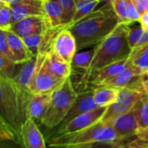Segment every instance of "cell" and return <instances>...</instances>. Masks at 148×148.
I'll list each match as a JSON object with an SVG mask.
<instances>
[{
  "instance_id": "cell-1",
  "label": "cell",
  "mask_w": 148,
  "mask_h": 148,
  "mask_svg": "<svg viewBox=\"0 0 148 148\" xmlns=\"http://www.w3.org/2000/svg\"><path fill=\"white\" fill-rule=\"evenodd\" d=\"M118 24L119 19L113 4L107 3L67 29L76 40L77 50H81L99 43Z\"/></svg>"
},
{
  "instance_id": "cell-2",
  "label": "cell",
  "mask_w": 148,
  "mask_h": 148,
  "mask_svg": "<svg viewBox=\"0 0 148 148\" xmlns=\"http://www.w3.org/2000/svg\"><path fill=\"white\" fill-rule=\"evenodd\" d=\"M124 140L118 135L109 122L98 121L84 130L57 134L50 140L51 148H84L96 145H121Z\"/></svg>"
},
{
  "instance_id": "cell-3",
  "label": "cell",
  "mask_w": 148,
  "mask_h": 148,
  "mask_svg": "<svg viewBox=\"0 0 148 148\" xmlns=\"http://www.w3.org/2000/svg\"><path fill=\"white\" fill-rule=\"evenodd\" d=\"M131 51L128 43V25L126 23H119L115 29L95 46L94 56L82 80L96 70L128 58Z\"/></svg>"
},
{
  "instance_id": "cell-4",
  "label": "cell",
  "mask_w": 148,
  "mask_h": 148,
  "mask_svg": "<svg viewBox=\"0 0 148 148\" xmlns=\"http://www.w3.org/2000/svg\"><path fill=\"white\" fill-rule=\"evenodd\" d=\"M77 96L78 93L70 76L51 93L50 104L41 124L46 128L51 129L62 123Z\"/></svg>"
},
{
  "instance_id": "cell-5",
  "label": "cell",
  "mask_w": 148,
  "mask_h": 148,
  "mask_svg": "<svg viewBox=\"0 0 148 148\" xmlns=\"http://www.w3.org/2000/svg\"><path fill=\"white\" fill-rule=\"evenodd\" d=\"M0 115L15 134L17 140L22 143L21 120L17 95L13 81L0 76ZM23 144V143H22Z\"/></svg>"
},
{
  "instance_id": "cell-6",
  "label": "cell",
  "mask_w": 148,
  "mask_h": 148,
  "mask_svg": "<svg viewBox=\"0 0 148 148\" xmlns=\"http://www.w3.org/2000/svg\"><path fill=\"white\" fill-rule=\"evenodd\" d=\"M37 63V56L24 62L18 63L14 75V84L17 95L19 113L23 124L27 120V108L33 94L31 91L30 85L35 72Z\"/></svg>"
},
{
  "instance_id": "cell-7",
  "label": "cell",
  "mask_w": 148,
  "mask_h": 148,
  "mask_svg": "<svg viewBox=\"0 0 148 148\" xmlns=\"http://www.w3.org/2000/svg\"><path fill=\"white\" fill-rule=\"evenodd\" d=\"M145 94H147V92L144 88L143 82H140L133 86L120 89L117 101L106 108V110L100 121L103 122H111L118 116L126 114L133 108L138 100Z\"/></svg>"
},
{
  "instance_id": "cell-8",
  "label": "cell",
  "mask_w": 148,
  "mask_h": 148,
  "mask_svg": "<svg viewBox=\"0 0 148 148\" xmlns=\"http://www.w3.org/2000/svg\"><path fill=\"white\" fill-rule=\"evenodd\" d=\"M46 54H38L37 56V63L35 72L30 85L33 95L47 94L53 92L65 80L58 79L45 70L43 67Z\"/></svg>"
},
{
  "instance_id": "cell-9",
  "label": "cell",
  "mask_w": 148,
  "mask_h": 148,
  "mask_svg": "<svg viewBox=\"0 0 148 148\" xmlns=\"http://www.w3.org/2000/svg\"><path fill=\"white\" fill-rule=\"evenodd\" d=\"M106 110V108H97L92 111H90L88 113L80 114L69 121L67 124L62 126L58 134H68L76 133L81 130H84L87 127H90L91 126L94 125L98 121L101 120L103 117L105 112Z\"/></svg>"
},
{
  "instance_id": "cell-10",
  "label": "cell",
  "mask_w": 148,
  "mask_h": 148,
  "mask_svg": "<svg viewBox=\"0 0 148 148\" xmlns=\"http://www.w3.org/2000/svg\"><path fill=\"white\" fill-rule=\"evenodd\" d=\"M48 28L45 16H34L24 18L12 24L10 30L17 35L19 37L24 38L31 35L43 34Z\"/></svg>"
},
{
  "instance_id": "cell-11",
  "label": "cell",
  "mask_w": 148,
  "mask_h": 148,
  "mask_svg": "<svg viewBox=\"0 0 148 148\" xmlns=\"http://www.w3.org/2000/svg\"><path fill=\"white\" fill-rule=\"evenodd\" d=\"M130 65H131V61L129 57L126 59L116 62L105 68H102L99 70H96L91 73L86 78L82 80V83H84L85 85L89 84L91 86H93V88H96L99 86L104 81L123 72Z\"/></svg>"
},
{
  "instance_id": "cell-12",
  "label": "cell",
  "mask_w": 148,
  "mask_h": 148,
  "mask_svg": "<svg viewBox=\"0 0 148 148\" xmlns=\"http://www.w3.org/2000/svg\"><path fill=\"white\" fill-rule=\"evenodd\" d=\"M43 1L44 0H19L10 5L11 25L29 16H44Z\"/></svg>"
},
{
  "instance_id": "cell-13",
  "label": "cell",
  "mask_w": 148,
  "mask_h": 148,
  "mask_svg": "<svg viewBox=\"0 0 148 148\" xmlns=\"http://www.w3.org/2000/svg\"><path fill=\"white\" fill-rule=\"evenodd\" d=\"M51 49L66 62L72 63L74 56L77 53V43L73 35L67 28L64 29L57 36Z\"/></svg>"
},
{
  "instance_id": "cell-14",
  "label": "cell",
  "mask_w": 148,
  "mask_h": 148,
  "mask_svg": "<svg viewBox=\"0 0 148 148\" xmlns=\"http://www.w3.org/2000/svg\"><path fill=\"white\" fill-rule=\"evenodd\" d=\"M98 107L94 102L93 98V89H86L78 93L77 99L75 100L74 103L72 104V108H70L69 112L67 113L66 116L65 117L64 121H62L63 125L67 124L69 121L76 118L77 116L88 113L90 111L94 110Z\"/></svg>"
},
{
  "instance_id": "cell-15",
  "label": "cell",
  "mask_w": 148,
  "mask_h": 148,
  "mask_svg": "<svg viewBox=\"0 0 148 148\" xmlns=\"http://www.w3.org/2000/svg\"><path fill=\"white\" fill-rule=\"evenodd\" d=\"M141 75L142 72L131 63V65L126 70L104 81L99 86H106L117 89H121L126 87L133 86L140 82H142Z\"/></svg>"
},
{
  "instance_id": "cell-16",
  "label": "cell",
  "mask_w": 148,
  "mask_h": 148,
  "mask_svg": "<svg viewBox=\"0 0 148 148\" xmlns=\"http://www.w3.org/2000/svg\"><path fill=\"white\" fill-rule=\"evenodd\" d=\"M109 123L124 141L139 134V127L133 108L126 114L118 116Z\"/></svg>"
},
{
  "instance_id": "cell-17",
  "label": "cell",
  "mask_w": 148,
  "mask_h": 148,
  "mask_svg": "<svg viewBox=\"0 0 148 148\" xmlns=\"http://www.w3.org/2000/svg\"><path fill=\"white\" fill-rule=\"evenodd\" d=\"M43 67L51 75L62 80L70 77L72 73L71 64L66 62L52 49L46 53Z\"/></svg>"
},
{
  "instance_id": "cell-18",
  "label": "cell",
  "mask_w": 148,
  "mask_h": 148,
  "mask_svg": "<svg viewBox=\"0 0 148 148\" xmlns=\"http://www.w3.org/2000/svg\"><path fill=\"white\" fill-rule=\"evenodd\" d=\"M21 138L24 148H46L44 136L32 119L28 118L24 123Z\"/></svg>"
},
{
  "instance_id": "cell-19",
  "label": "cell",
  "mask_w": 148,
  "mask_h": 148,
  "mask_svg": "<svg viewBox=\"0 0 148 148\" xmlns=\"http://www.w3.org/2000/svg\"><path fill=\"white\" fill-rule=\"evenodd\" d=\"M51 93L33 95L28 105L27 119L30 118L35 122L38 121L41 123L50 104Z\"/></svg>"
},
{
  "instance_id": "cell-20",
  "label": "cell",
  "mask_w": 148,
  "mask_h": 148,
  "mask_svg": "<svg viewBox=\"0 0 148 148\" xmlns=\"http://www.w3.org/2000/svg\"><path fill=\"white\" fill-rule=\"evenodd\" d=\"M7 41L15 63H23L34 57L26 49L22 38L10 30H7Z\"/></svg>"
},
{
  "instance_id": "cell-21",
  "label": "cell",
  "mask_w": 148,
  "mask_h": 148,
  "mask_svg": "<svg viewBox=\"0 0 148 148\" xmlns=\"http://www.w3.org/2000/svg\"><path fill=\"white\" fill-rule=\"evenodd\" d=\"M44 13L49 28L64 25L63 8L58 0H44Z\"/></svg>"
},
{
  "instance_id": "cell-22",
  "label": "cell",
  "mask_w": 148,
  "mask_h": 148,
  "mask_svg": "<svg viewBox=\"0 0 148 148\" xmlns=\"http://www.w3.org/2000/svg\"><path fill=\"white\" fill-rule=\"evenodd\" d=\"M92 89L94 102L99 108H107L113 104L117 101L120 91V89L106 86H99Z\"/></svg>"
},
{
  "instance_id": "cell-23",
  "label": "cell",
  "mask_w": 148,
  "mask_h": 148,
  "mask_svg": "<svg viewBox=\"0 0 148 148\" xmlns=\"http://www.w3.org/2000/svg\"><path fill=\"white\" fill-rule=\"evenodd\" d=\"M139 127V134L148 132V95L145 94L133 107Z\"/></svg>"
},
{
  "instance_id": "cell-24",
  "label": "cell",
  "mask_w": 148,
  "mask_h": 148,
  "mask_svg": "<svg viewBox=\"0 0 148 148\" xmlns=\"http://www.w3.org/2000/svg\"><path fill=\"white\" fill-rule=\"evenodd\" d=\"M94 53H95V47L92 49L76 53V55L74 56V57L72 59V62L71 63L72 71V72H74L76 70H78L79 72L81 71L82 75H84L87 72V70L91 65V62L94 56Z\"/></svg>"
},
{
  "instance_id": "cell-25",
  "label": "cell",
  "mask_w": 148,
  "mask_h": 148,
  "mask_svg": "<svg viewBox=\"0 0 148 148\" xmlns=\"http://www.w3.org/2000/svg\"><path fill=\"white\" fill-rule=\"evenodd\" d=\"M131 63L139 69L142 74L148 70V43L132 49L129 56Z\"/></svg>"
},
{
  "instance_id": "cell-26",
  "label": "cell",
  "mask_w": 148,
  "mask_h": 148,
  "mask_svg": "<svg viewBox=\"0 0 148 148\" xmlns=\"http://www.w3.org/2000/svg\"><path fill=\"white\" fill-rule=\"evenodd\" d=\"M101 3L100 0H85V1H78L76 3V12L71 25L74 24L80 19L88 16L92 12L94 11L97 5ZM70 25V26H71Z\"/></svg>"
},
{
  "instance_id": "cell-27",
  "label": "cell",
  "mask_w": 148,
  "mask_h": 148,
  "mask_svg": "<svg viewBox=\"0 0 148 148\" xmlns=\"http://www.w3.org/2000/svg\"><path fill=\"white\" fill-rule=\"evenodd\" d=\"M128 25V43L131 49L136 48L144 33V29L140 22H133L127 23Z\"/></svg>"
},
{
  "instance_id": "cell-28",
  "label": "cell",
  "mask_w": 148,
  "mask_h": 148,
  "mask_svg": "<svg viewBox=\"0 0 148 148\" xmlns=\"http://www.w3.org/2000/svg\"><path fill=\"white\" fill-rule=\"evenodd\" d=\"M17 64L18 63L13 62L0 53V76L6 80L13 81Z\"/></svg>"
},
{
  "instance_id": "cell-29",
  "label": "cell",
  "mask_w": 148,
  "mask_h": 148,
  "mask_svg": "<svg viewBox=\"0 0 148 148\" xmlns=\"http://www.w3.org/2000/svg\"><path fill=\"white\" fill-rule=\"evenodd\" d=\"M63 8L64 25L70 26L76 12V0H58Z\"/></svg>"
},
{
  "instance_id": "cell-30",
  "label": "cell",
  "mask_w": 148,
  "mask_h": 148,
  "mask_svg": "<svg viewBox=\"0 0 148 148\" xmlns=\"http://www.w3.org/2000/svg\"><path fill=\"white\" fill-rule=\"evenodd\" d=\"M42 39V34L40 35H31L22 38L26 49L32 56H37L38 55L39 46Z\"/></svg>"
},
{
  "instance_id": "cell-31",
  "label": "cell",
  "mask_w": 148,
  "mask_h": 148,
  "mask_svg": "<svg viewBox=\"0 0 148 148\" xmlns=\"http://www.w3.org/2000/svg\"><path fill=\"white\" fill-rule=\"evenodd\" d=\"M113 10L119 19V23H128L127 10H126V0H113L112 3Z\"/></svg>"
},
{
  "instance_id": "cell-32",
  "label": "cell",
  "mask_w": 148,
  "mask_h": 148,
  "mask_svg": "<svg viewBox=\"0 0 148 148\" xmlns=\"http://www.w3.org/2000/svg\"><path fill=\"white\" fill-rule=\"evenodd\" d=\"M11 26V16H10V6L4 4L0 9V29L10 30Z\"/></svg>"
},
{
  "instance_id": "cell-33",
  "label": "cell",
  "mask_w": 148,
  "mask_h": 148,
  "mask_svg": "<svg viewBox=\"0 0 148 148\" xmlns=\"http://www.w3.org/2000/svg\"><path fill=\"white\" fill-rule=\"evenodd\" d=\"M0 53L4 56L6 58H8L9 60L12 61L14 62L13 60V56L10 51L9 49V45H8V41H7V30H3L0 29Z\"/></svg>"
},
{
  "instance_id": "cell-34",
  "label": "cell",
  "mask_w": 148,
  "mask_h": 148,
  "mask_svg": "<svg viewBox=\"0 0 148 148\" xmlns=\"http://www.w3.org/2000/svg\"><path fill=\"white\" fill-rule=\"evenodd\" d=\"M126 10H127L128 23L133 22H140L141 15L140 14L139 10H137L132 0H126Z\"/></svg>"
},
{
  "instance_id": "cell-35",
  "label": "cell",
  "mask_w": 148,
  "mask_h": 148,
  "mask_svg": "<svg viewBox=\"0 0 148 148\" xmlns=\"http://www.w3.org/2000/svg\"><path fill=\"white\" fill-rule=\"evenodd\" d=\"M0 134L7 139L17 140L15 134L11 130V128L8 126V124L3 121V119L0 115ZM21 143V142H20Z\"/></svg>"
},
{
  "instance_id": "cell-36",
  "label": "cell",
  "mask_w": 148,
  "mask_h": 148,
  "mask_svg": "<svg viewBox=\"0 0 148 148\" xmlns=\"http://www.w3.org/2000/svg\"><path fill=\"white\" fill-rule=\"evenodd\" d=\"M0 148H24V146L17 140L7 139L0 134Z\"/></svg>"
},
{
  "instance_id": "cell-37",
  "label": "cell",
  "mask_w": 148,
  "mask_h": 148,
  "mask_svg": "<svg viewBox=\"0 0 148 148\" xmlns=\"http://www.w3.org/2000/svg\"><path fill=\"white\" fill-rule=\"evenodd\" d=\"M132 2L141 16L148 11V0H132Z\"/></svg>"
},
{
  "instance_id": "cell-38",
  "label": "cell",
  "mask_w": 148,
  "mask_h": 148,
  "mask_svg": "<svg viewBox=\"0 0 148 148\" xmlns=\"http://www.w3.org/2000/svg\"><path fill=\"white\" fill-rule=\"evenodd\" d=\"M126 148H148V141L138 138V140L127 144Z\"/></svg>"
},
{
  "instance_id": "cell-39",
  "label": "cell",
  "mask_w": 148,
  "mask_h": 148,
  "mask_svg": "<svg viewBox=\"0 0 148 148\" xmlns=\"http://www.w3.org/2000/svg\"><path fill=\"white\" fill-rule=\"evenodd\" d=\"M143 29L145 30H148V11L146 12L145 14H143L140 16V20Z\"/></svg>"
},
{
  "instance_id": "cell-40",
  "label": "cell",
  "mask_w": 148,
  "mask_h": 148,
  "mask_svg": "<svg viewBox=\"0 0 148 148\" xmlns=\"http://www.w3.org/2000/svg\"><path fill=\"white\" fill-rule=\"evenodd\" d=\"M126 146L124 145V144H121V145H99L98 147H84V148H126Z\"/></svg>"
},
{
  "instance_id": "cell-41",
  "label": "cell",
  "mask_w": 148,
  "mask_h": 148,
  "mask_svg": "<svg viewBox=\"0 0 148 148\" xmlns=\"http://www.w3.org/2000/svg\"><path fill=\"white\" fill-rule=\"evenodd\" d=\"M138 138H139V139H140V140H147L148 141V132H146V133H143V134H140V135L138 136Z\"/></svg>"
},
{
  "instance_id": "cell-42",
  "label": "cell",
  "mask_w": 148,
  "mask_h": 148,
  "mask_svg": "<svg viewBox=\"0 0 148 148\" xmlns=\"http://www.w3.org/2000/svg\"><path fill=\"white\" fill-rule=\"evenodd\" d=\"M141 79H142V82L148 81V70L141 75Z\"/></svg>"
},
{
  "instance_id": "cell-43",
  "label": "cell",
  "mask_w": 148,
  "mask_h": 148,
  "mask_svg": "<svg viewBox=\"0 0 148 148\" xmlns=\"http://www.w3.org/2000/svg\"><path fill=\"white\" fill-rule=\"evenodd\" d=\"M19 0H4V2H5V3H7V4H9V5H11V4H13V3H17V2H18Z\"/></svg>"
},
{
  "instance_id": "cell-44",
  "label": "cell",
  "mask_w": 148,
  "mask_h": 148,
  "mask_svg": "<svg viewBox=\"0 0 148 148\" xmlns=\"http://www.w3.org/2000/svg\"><path fill=\"white\" fill-rule=\"evenodd\" d=\"M143 86H144V88H145V90H146V92H147L148 95V81L143 82Z\"/></svg>"
},
{
  "instance_id": "cell-45",
  "label": "cell",
  "mask_w": 148,
  "mask_h": 148,
  "mask_svg": "<svg viewBox=\"0 0 148 148\" xmlns=\"http://www.w3.org/2000/svg\"><path fill=\"white\" fill-rule=\"evenodd\" d=\"M100 2H103L105 3H113V0H100Z\"/></svg>"
},
{
  "instance_id": "cell-46",
  "label": "cell",
  "mask_w": 148,
  "mask_h": 148,
  "mask_svg": "<svg viewBox=\"0 0 148 148\" xmlns=\"http://www.w3.org/2000/svg\"><path fill=\"white\" fill-rule=\"evenodd\" d=\"M4 4H6V3H1V2H0V9H1Z\"/></svg>"
},
{
  "instance_id": "cell-47",
  "label": "cell",
  "mask_w": 148,
  "mask_h": 148,
  "mask_svg": "<svg viewBox=\"0 0 148 148\" xmlns=\"http://www.w3.org/2000/svg\"><path fill=\"white\" fill-rule=\"evenodd\" d=\"M0 2H1V3H5L4 0H0ZM6 4H7V3H6Z\"/></svg>"
},
{
  "instance_id": "cell-48",
  "label": "cell",
  "mask_w": 148,
  "mask_h": 148,
  "mask_svg": "<svg viewBox=\"0 0 148 148\" xmlns=\"http://www.w3.org/2000/svg\"><path fill=\"white\" fill-rule=\"evenodd\" d=\"M78 1H85V0H76V2H78Z\"/></svg>"
}]
</instances>
